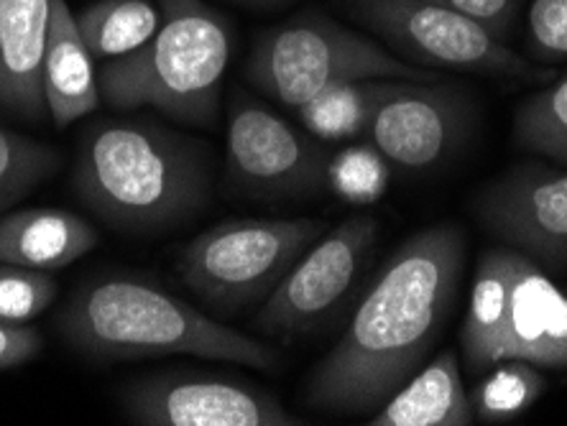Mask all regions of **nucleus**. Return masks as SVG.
<instances>
[{"label":"nucleus","instance_id":"obj_1","mask_svg":"<svg viewBox=\"0 0 567 426\" xmlns=\"http://www.w3.org/2000/svg\"><path fill=\"white\" fill-rule=\"evenodd\" d=\"M465 236L435 225L404 240L336 347L307 383L305 401L322 412L365 414L381 408L424 365L461 289Z\"/></svg>","mask_w":567,"mask_h":426},{"label":"nucleus","instance_id":"obj_2","mask_svg":"<svg viewBox=\"0 0 567 426\" xmlns=\"http://www.w3.org/2000/svg\"><path fill=\"white\" fill-rule=\"evenodd\" d=\"M210 164L197 141L152 121L97 123L82 138L78 189L113 228H177L210 199Z\"/></svg>","mask_w":567,"mask_h":426},{"label":"nucleus","instance_id":"obj_3","mask_svg":"<svg viewBox=\"0 0 567 426\" xmlns=\"http://www.w3.org/2000/svg\"><path fill=\"white\" fill-rule=\"evenodd\" d=\"M72 347L97 361L197 355L256 371H277L281 355L256 337L225 328L152 281L103 276L82 287L60 320Z\"/></svg>","mask_w":567,"mask_h":426},{"label":"nucleus","instance_id":"obj_4","mask_svg":"<svg viewBox=\"0 0 567 426\" xmlns=\"http://www.w3.org/2000/svg\"><path fill=\"white\" fill-rule=\"evenodd\" d=\"M152 39L100 70V97L133 111L154 107L174 121L213 125L233 54V31L205 0H158Z\"/></svg>","mask_w":567,"mask_h":426},{"label":"nucleus","instance_id":"obj_5","mask_svg":"<svg viewBox=\"0 0 567 426\" xmlns=\"http://www.w3.org/2000/svg\"><path fill=\"white\" fill-rule=\"evenodd\" d=\"M465 365L483 373L504 361L567 367V294L519 250L481 253L461 330Z\"/></svg>","mask_w":567,"mask_h":426},{"label":"nucleus","instance_id":"obj_6","mask_svg":"<svg viewBox=\"0 0 567 426\" xmlns=\"http://www.w3.org/2000/svg\"><path fill=\"white\" fill-rule=\"evenodd\" d=\"M246 74L264 95L295 111L324 90L353 80H440L437 70L404 62L328 15H299L264 31L248 56Z\"/></svg>","mask_w":567,"mask_h":426},{"label":"nucleus","instance_id":"obj_7","mask_svg":"<svg viewBox=\"0 0 567 426\" xmlns=\"http://www.w3.org/2000/svg\"><path fill=\"white\" fill-rule=\"evenodd\" d=\"M324 232L312 217H244L205 230L182 250L185 287L223 314L269 299L299 256Z\"/></svg>","mask_w":567,"mask_h":426},{"label":"nucleus","instance_id":"obj_8","mask_svg":"<svg viewBox=\"0 0 567 426\" xmlns=\"http://www.w3.org/2000/svg\"><path fill=\"white\" fill-rule=\"evenodd\" d=\"M350 13L391 52L424 70H461L488 77L545 82L553 72L512 52L488 29L430 0H348Z\"/></svg>","mask_w":567,"mask_h":426},{"label":"nucleus","instance_id":"obj_9","mask_svg":"<svg viewBox=\"0 0 567 426\" xmlns=\"http://www.w3.org/2000/svg\"><path fill=\"white\" fill-rule=\"evenodd\" d=\"M377 238L379 222L371 215H353L322 232L258 309L256 328L299 335L320 324L355 283Z\"/></svg>","mask_w":567,"mask_h":426},{"label":"nucleus","instance_id":"obj_10","mask_svg":"<svg viewBox=\"0 0 567 426\" xmlns=\"http://www.w3.org/2000/svg\"><path fill=\"white\" fill-rule=\"evenodd\" d=\"M491 236L545 271H567V166L524 162L475 199Z\"/></svg>","mask_w":567,"mask_h":426},{"label":"nucleus","instance_id":"obj_11","mask_svg":"<svg viewBox=\"0 0 567 426\" xmlns=\"http://www.w3.org/2000/svg\"><path fill=\"white\" fill-rule=\"evenodd\" d=\"M228 172L254 195L299 197L324 187L330 164L315 138L269 107L236 97L228 113Z\"/></svg>","mask_w":567,"mask_h":426},{"label":"nucleus","instance_id":"obj_12","mask_svg":"<svg viewBox=\"0 0 567 426\" xmlns=\"http://www.w3.org/2000/svg\"><path fill=\"white\" fill-rule=\"evenodd\" d=\"M131 422L144 426H302L277 398L223 378L164 373L131 383L123 394Z\"/></svg>","mask_w":567,"mask_h":426},{"label":"nucleus","instance_id":"obj_13","mask_svg":"<svg viewBox=\"0 0 567 426\" xmlns=\"http://www.w3.org/2000/svg\"><path fill=\"white\" fill-rule=\"evenodd\" d=\"M468 100L445 82H402L365 131L373 148L404 172H430L453 154L468 125Z\"/></svg>","mask_w":567,"mask_h":426},{"label":"nucleus","instance_id":"obj_14","mask_svg":"<svg viewBox=\"0 0 567 426\" xmlns=\"http://www.w3.org/2000/svg\"><path fill=\"white\" fill-rule=\"evenodd\" d=\"M52 0H0V105L44 118V54Z\"/></svg>","mask_w":567,"mask_h":426},{"label":"nucleus","instance_id":"obj_15","mask_svg":"<svg viewBox=\"0 0 567 426\" xmlns=\"http://www.w3.org/2000/svg\"><path fill=\"white\" fill-rule=\"evenodd\" d=\"M44 97L56 128L95 113L100 105V82L95 56L82 39L78 15L66 0H52L49 39L44 54Z\"/></svg>","mask_w":567,"mask_h":426},{"label":"nucleus","instance_id":"obj_16","mask_svg":"<svg viewBox=\"0 0 567 426\" xmlns=\"http://www.w3.org/2000/svg\"><path fill=\"white\" fill-rule=\"evenodd\" d=\"M97 246V232L66 210H19L0 220V263L37 271L64 269Z\"/></svg>","mask_w":567,"mask_h":426},{"label":"nucleus","instance_id":"obj_17","mask_svg":"<svg viewBox=\"0 0 567 426\" xmlns=\"http://www.w3.org/2000/svg\"><path fill=\"white\" fill-rule=\"evenodd\" d=\"M475 422L465 394L461 361L453 350L422 365L386 404L371 416V426H471Z\"/></svg>","mask_w":567,"mask_h":426},{"label":"nucleus","instance_id":"obj_18","mask_svg":"<svg viewBox=\"0 0 567 426\" xmlns=\"http://www.w3.org/2000/svg\"><path fill=\"white\" fill-rule=\"evenodd\" d=\"M404 80H353L324 90L299 107L307 131L324 141L365 136L379 107L394 95Z\"/></svg>","mask_w":567,"mask_h":426},{"label":"nucleus","instance_id":"obj_19","mask_svg":"<svg viewBox=\"0 0 567 426\" xmlns=\"http://www.w3.org/2000/svg\"><path fill=\"white\" fill-rule=\"evenodd\" d=\"M74 15L87 49L103 62L136 52L162 21V11L152 0H97Z\"/></svg>","mask_w":567,"mask_h":426},{"label":"nucleus","instance_id":"obj_20","mask_svg":"<svg viewBox=\"0 0 567 426\" xmlns=\"http://www.w3.org/2000/svg\"><path fill=\"white\" fill-rule=\"evenodd\" d=\"M514 144L567 166V74L524 100L514 118Z\"/></svg>","mask_w":567,"mask_h":426},{"label":"nucleus","instance_id":"obj_21","mask_svg":"<svg viewBox=\"0 0 567 426\" xmlns=\"http://www.w3.org/2000/svg\"><path fill=\"white\" fill-rule=\"evenodd\" d=\"M545 391V375L527 361H504L494 365L475 386L471 404L475 419L483 424H506L529 412Z\"/></svg>","mask_w":567,"mask_h":426},{"label":"nucleus","instance_id":"obj_22","mask_svg":"<svg viewBox=\"0 0 567 426\" xmlns=\"http://www.w3.org/2000/svg\"><path fill=\"white\" fill-rule=\"evenodd\" d=\"M60 164L54 148L0 128V210L44 181Z\"/></svg>","mask_w":567,"mask_h":426},{"label":"nucleus","instance_id":"obj_23","mask_svg":"<svg viewBox=\"0 0 567 426\" xmlns=\"http://www.w3.org/2000/svg\"><path fill=\"white\" fill-rule=\"evenodd\" d=\"M56 281L47 271L0 263V320L29 324L56 299Z\"/></svg>","mask_w":567,"mask_h":426},{"label":"nucleus","instance_id":"obj_24","mask_svg":"<svg viewBox=\"0 0 567 426\" xmlns=\"http://www.w3.org/2000/svg\"><path fill=\"white\" fill-rule=\"evenodd\" d=\"M527 49L535 60H567V0H535L532 3Z\"/></svg>","mask_w":567,"mask_h":426},{"label":"nucleus","instance_id":"obj_25","mask_svg":"<svg viewBox=\"0 0 567 426\" xmlns=\"http://www.w3.org/2000/svg\"><path fill=\"white\" fill-rule=\"evenodd\" d=\"M430 3L445 6L450 11L481 23L483 29H488L498 39H504L514 29L522 8V0H430Z\"/></svg>","mask_w":567,"mask_h":426},{"label":"nucleus","instance_id":"obj_26","mask_svg":"<svg viewBox=\"0 0 567 426\" xmlns=\"http://www.w3.org/2000/svg\"><path fill=\"white\" fill-rule=\"evenodd\" d=\"M41 335L29 324H13L0 320V371L29 363L39 353Z\"/></svg>","mask_w":567,"mask_h":426},{"label":"nucleus","instance_id":"obj_27","mask_svg":"<svg viewBox=\"0 0 567 426\" xmlns=\"http://www.w3.org/2000/svg\"><path fill=\"white\" fill-rule=\"evenodd\" d=\"M230 3L244 6V8H256V11H269V8H281L295 3V0H230Z\"/></svg>","mask_w":567,"mask_h":426}]
</instances>
